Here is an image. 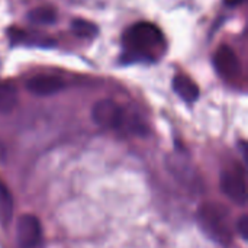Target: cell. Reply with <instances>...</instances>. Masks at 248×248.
Segmentation results:
<instances>
[{"instance_id": "obj_13", "label": "cell", "mask_w": 248, "mask_h": 248, "mask_svg": "<svg viewBox=\"0 0 248 248\" xmlns=\"http://www.w3.org/2000/svg\"><path fill=\"white\" fill-rule=\"evenodd\" d=\"M71 29L74 35L80 38H93L97 33V26L93 25L92 22L83 20V19H76L71 22Z\"/></svg>"}, {"instance_id": "obj_14", "label": "cell", "mask_w": 248, "mask_h": 248, "mask_svg": "<svg viewBox=\"0 0 248 248\" xmlns=\"http://www.w3.org/2000/svg\"><path fill=\"white\" fill-rule=\"evenodd\" d=\"M237 231H238V234L241 235V238H243L244 241H247L248 240V217L247 215H243V217L238 219V222H237Z\"/></svg>"}, {"instance_id": "obj_8", "label": "cell", "mask_w": 248, "mask_h": 248, "mask_svg": "<svg viewBox=\"0 0 248 248\" xmlns=\"http://www.w3.org/2000/svg\"><path fill=\"white\" fill-rule=\"evenodd\" d=\"M173 90L187 103H193L199 97L198 84L185 74H177L173 78Z\"/></svg>"}, {"instance_id": "obj_7", "label": "cell", "mask_w": 248, "mask_h": 248, "mask_svg": "<svg viewBox=\"0 0 248 248\" xmlns=\"http://www.w3.org/2000/svg\"><path fill=\"white\" fill-rule=\"evenodd\" d=\"M65 87L64 81L52 74H38L26 81V89L35 96H52L60 93Z\"/></svg>"}, {"instance_id": "obj_11", "label": "cell", "mask_w": 248, "mask_h": 248, "mask_svg": "<svg viewBox=\"0 0 248 248\" xmlns=\"http://www.w3.org/2000/svg\"><path fill=\"white\" fill-rule=\"evenodd\" d=\"M28 19L36 25H52L57 20V12L51 6H41L33 9L28 15Z\"/></svg>"}, {"instance_id": "obj_6", "label": "cell", "mask_w": 248, "mask_h": 248, "mask_svg": "<svg viewBox=\"0 0 248 248\" xmlns=\"http://www.w3.org/2000/svg\"><path fill=\"white\" fill-rule=\"evenodd\" d=\"M214 64H215L218 74L227 80L235 78L241 71L240 60H238L237 54L234 52V49L230 48L228 45H222L218 48V51L215 52V57H214Z\"/></svg>"}, {"instance_id": "obj_4", "label": "cell", "mask_w": 248, "mask_h": 248, "mask_svg": "<svg viewBox=\"0 0 248 248\" xmlns=\"http://www.w3.org/2000/svg\"><path fill=\"white\" fill-rule=\"evenodd\" d=\"M219 186L222 193L237 205L244 206L247 203V183H246V173L243 170L240 169L224 170L221 173Z\"/></svg>"}, {"instance_id": "obj_9", "label": "cell", "mask_w": 248, "mask_h": 248, "mask_svg": "<svg viewBox=\"0 0 248 248\" xmlns=\"http://www.w3.org/2000/svg\"><path fill=\"white\" fill-rule=\"evenodd\" d=\"M17 105V90L12 83H0V115H6Z\"/></svg>"}, {"instance_id": "obj_12", "label": "cell", "mask_w": 248, "mask_h": 248, "mask_svg": "<svg viewBox=\"0 0 248 248\" xmlns=\"http://www.w3.org/2000/svg\"><path fill=\"white\" fill-rule=\"evenodd\" d=\"M35 33L33 32H25L22 29H10L9 31V36L12 39L13 44H19V42H28V44H38L41 46H52V44H55L52 39H48V38H36L35 42L31 36H33Z\"/></svg>"}, {"instance_id": "obj_5", "label": "cell", "mask_w": 248, "mask_h": 248, "mask_svg": "<svg viewBox=\"0 0 248 248\" xmlns=\"http://www.w3.org/2000/svg\"><path fill=\"white\" fill-rule=\"evenodd\" d=\"M16 241L20 248H36L42 241V227L36 217L25 214L16 224Z\"/></svg>"}, {"instance_id": "obj_1", "label": "cell", "mask_w": 248, "mask_h": 248, "mask_svg": "<svg viewBox=\"0 0 248 248\" xmlns=\"http://www.w3.org/2000/svg\"><path fill=\"white\" fill-rule=\"evenodd\" d=\"M124 58L129 62L154 61L164 49L161 31L150 22H138L126 29L124 35Z\"/></svg>"}, {"instance_id": "obj_2", "label": "cell", "mask_w": 248, "mask_h": 248, "mask_svg": "<svg viewBox=\"0 0 248 248\" xmlns=\"http://www.w3.org/2000/svg\"><path fill=\"white\" fill-rule=\"evenodd\" d=\"M198 219L205 234L217 243L225 246L231 241L232 232L230 228V214L225 206L215 202H208L201 206Z\"/></svg>"}, {"instance_id": "obj_10", "label": "cell", "mask_w": 248, "mask_h": 248, "mask_svg": "<svg viewBox=\"0 0 248 248\" xmlns=\"http://www.w3.org/2000/svg\"><path fill=\"white\" fill-rule=\"evenodd\" d=\"M13 218V198L7 186L0 182V224L7 227Z\"/></svg>"}, {"instance_id": "obj_3", "label": "cell", "mask_w": 248, "mask_h": 248, "mask_svg": "<svg viewBox=\"0 0 248 248\" xmlns=\"http://www.w3.org/2000/svg\"><path fill=\"white\" fill-rule=\"evenodd\" d=\"M125 110L110 99H102L96 102L92 108V119L93 122L105 129H116L121 128L125 122Z\"/></svg>"}]
</instances>
